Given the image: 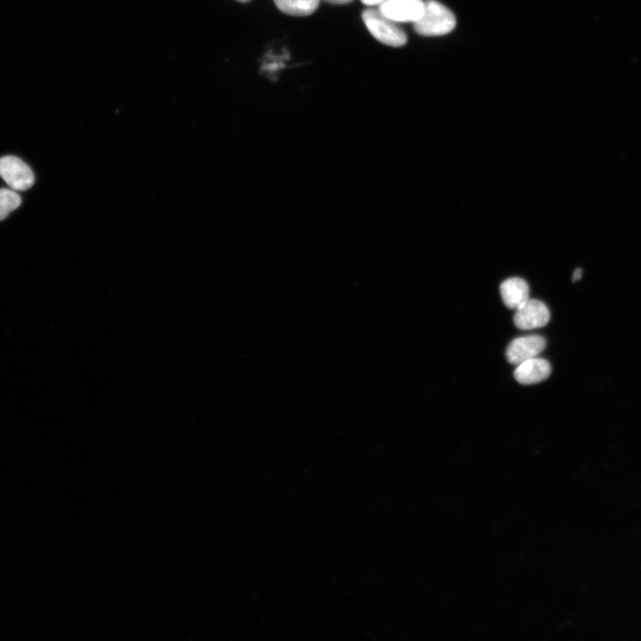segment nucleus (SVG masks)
Returning a JSON list of instances; mask_svg holds the SVG:
<instances>
[{
  "label": "nucleus",
  "mask_w": 641,
  "mask_h": 641,
  "mask_svg": "<svg viewBox=\"0 0 641 641\" xmlns=\"http://www.w3.org/2000/svg\"><path fill=\"white\" fill-rule=\"evenodd\" d=\"M20 203L21 199L15 191L0 189V221L6 218Z\"/></svg>",
  "instance_id": "obj_10"
},
{
  "label": "nucleus",
  "mask_w": 641,
  "mask_h": 641,
  "mask_svg": "<svg viewBox=\"0 0 641 641\" xmlns=\"http://www.w3.org/2000/svg\"><path fill=\"white\" fill-rule=\"evenodd\" d=\"M237 1L242 2V3H246V2H248V1H250V0H237Z\"/></svg>",
  "instance_id": "obj_14"
},
{
  "label": "nucleus",
  "mask_w": 641,
  "mask_h": 641,
  "mask_svg": "<svg viewBox=\"0 0 641 641\" xmlns=\"http://www.w3.org/2000/svg\"><path fill=\"white\" fill-rule=\"evenodd\" d=\"M362 20L370 34L379 42L389 46L400 47L406 44L405 32L378 10L366 9L362 12Z\"/></svg>",
  "instance_id": "obj_2"
},
{
  "label": "nucleus",
  "mask_w": 641,
  "mask_h": 641,
  "mask_svg": "<svg viewBox=\"0 0 641 641\" xmlns=\"http://www.w3.org/2000/svg\"><path fill=\"white\" fill-rule=\"evenodd\" d=\"M422 0H385L378 5L379 12L394 22H415L423 14Z\"/></svg>",
  "instance_id": "obj_5"
},
{
  "label": "nucleus",
  "mask_w": 641,
  "mask_h": 641,
  "mask_svg": "<svg viewBox=\"0 0 641 641\" xmlns=\"http://www.w3.org/2000/svg\"><path fill=\"white\" fill-rule=\"evenodd\" d=\"M549 319V310L543 302L528 298L515 309L513 320L518 329H532L547 325Z\"/></svg>",
  "instance_id": "obj_4"
},
{
  "label": "nucleus",
  "mask_w": 641,
  "mask_h": 641,
  "mask_svg": "<svg viewBox=\"0 0 641 641\" xmlns=\"http://www.w3.org/2000/svg\"><path fill=\"white\" fill-rule=\"evenodd\" d=\"M504 304L510 309H516L529 298V286L519 277L505 280L499 286Z\"/></svg>",
  "instance_id": "obj_8"
},
{
  "label": "nucleus",
  "mask_w": 641,
  "mask_h": 641,
  "mask_svg": "<svg viewBox=\"0 0 641 641\" xmlns=\"http://www.w3.org/2000/svg\"><path fill=\"white\" fill-rule=\"evenodd\" d=\"M583 272L580 268L575 269V271L572 273V281H578L582 277Z\"/></svg>",
  "instance_id": "obj_12"
},
{
  "label": "nucleus",
  "mask_w": 641,
  "mask_h": 641,
  "mask_svg": "<svg viewBox=\"0 0 641 641\" xmlns=\"http://www.w3.org/2000/svg\"><path fill=\"white\" fill-rule=\"evenodd\" d=\"M323 1L328 2L329 4H345L351 3L353 0H323Z\"/></svg>",
  "instance_id": "obj_13"
},
{
  "label": "nucleus",
  "mask_w": 641,
  "mask_h": 641,
  "mask_svg": "<svg viewBox=\"0 0 641 641\" xmlns=\"http://www.w3.org/2000/svg\"><path fill=\"white\" fill-rule=\"evenodd\" d=\"M455 25V16L446 6L428 0L425 2L422 16L414 22V29L422 36H442L450 33Z\"/></svg>",
  "instance_id": "obj_1"
},
{
  "label": "nucleus",
  "mask_w": 641,
  "mask_h": 641,
  "mask_svg": "<svg viewBox=\"0 0 641 641\" xmlns=\"http://www.w3.org/2000/svg\"><path fill=\"white\" fill-rule=\"evenodd\" d=\"M280 11L293 16L312 14L319 6L320 0H273Z\"/></svg>",
  "instance_id": "obj_9"
},
{
  "label": "nucleus",
  "mask_w": 641,
  "mask_h": 641,
  "mask_svg": "<svg viewBox=\"0 0 641 641\" xmlns=\"http://www.w3.org/2000/svg\"><path fill=\"white\" fill-rule=\"evenodd\" d=\"M546 347V339L539 335L517 337L510 342L506 350V357L511 364L518 365L529 359L537 357Z\"/></svg>",
  "instance_id": "obj_6"
},
{
  "label": "nucleus",
  "mask_w": 641,
  "mask_h": 641,
  "mask_svg": "<svg viewBox=\"0 0 641 641\" xmlns=\"http://www.w3.org/2000/svg\"><path fill=\"white\" fill-rule=\"evenodd\" d=\"M0 177L13 191H22L34 183V174L30 167L20 158L14 156L0 158Z\"/></svg>",
  "instance_id": "obj_3"
},
{
  "label": "nucleus",
  "mask_w": 641,
  "mask_h": 641,
  "mask_svg": "<svg viewBox=\"0 0 641 641\" xmlns=\"http://www.w3.org/2000/svg\"><path fill=\"white\" fill-rule=\"evenodd\" d=\"M550 373V363L545 359L534 357L518 364L514 377L522 385H531L546 380Z\"/></svg>",
  "instance_id": "obj_7"
},
{
  "label": "nucleus",
  "mask_w": 641,
  "mask_h": 641,
  "mask_svg": "<svg viewBox=\"0 0 641 641\" xmlns=\"http://www.w3.org/2000/svg\"><path fill=\"white\" fill-rule=\"evenodd\" d=\"M362 4L368 6L379 5L385 0H361Z\"/></svg>",
  "instance_id": "obj_11"
}]
</instances>
